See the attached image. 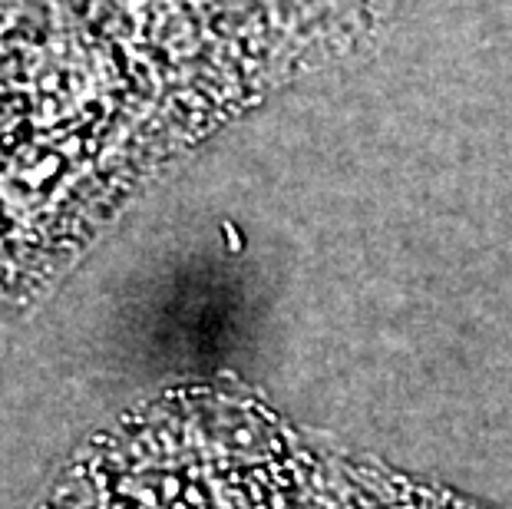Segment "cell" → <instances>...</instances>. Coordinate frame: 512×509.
I'll return each mask as SVG.
<instances>
[{
    "instance_id": "1",
    "label": "cell",
    "mask_w": 512,
    "mask_h": 509,
    "mask_svg": "<svg viewBox=\"0 0 512 509\" xmlns=\"http://www.w3.org/2000/svg\"><path fill=\"white\" fill-rule=\"evenodd\" d=\"M255 430L245 424L242 433H232V450H212L209 460L146 467V509H460L433 493L314 453L285 430ZM119 500L123 509H143L129 493ZM106 509L116 506L106 503Z\"/></svg>"
}]
</instances>
